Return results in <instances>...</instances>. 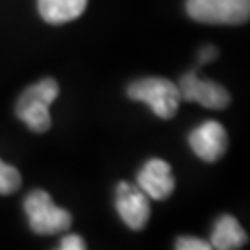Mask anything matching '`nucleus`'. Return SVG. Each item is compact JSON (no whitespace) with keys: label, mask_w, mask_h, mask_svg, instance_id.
Masks as SVG:
<instances>
[{"label":"nucleus","mask_w":250,"mask_h":250,"mask_svg":"<svg viewBox=\"0 0 250 250\" xmlns=\"http://www.w3.org/2000/svg\"><path fill=\"white\" fill-rule=\"evenodd\" d=\"M174 250H213V247L209 243L198 239V237L184 235V237H178Z\"/></svg>","instance_id":"nucleus-12"},{"label":"nucleus","mask_w":250,"mask_h":250,"mask_svg":"<svg viewBox=\"0 0 250 250\" xmlns=\"http://www.w3.org/2000/svg\"><path fill=\"white\" fill-rule=\"evenodd\" d=\"M58 93H60L58 82L52 78H45L30 85L17 100V109H15L17 117L32 132L45 134L52 126L48 106L58 99Z\"/></svg>","instance_id":"nucleus-1"},{"label":"nucleus","mask_w":250,"mask_h":250,"mask_svg":"<svg viewBox=\"0 0 250 250\" xmlns=\"http://www.w3.org/2000/svg\"><path fill=\"white\" fill-rule=\"evenodd\" d=\"M24 213L28 217L30 230L37 235L65 232L72 223L71 213L54 204L52 197L43 189L28 193V197L24 198Z\"/></svg>","instance_id":"nucleus-2"},{"label":"nucleus","mask_w":250,"mask_h":250,"mask_svg":"<svg viewBox=\"0 0 250 250\" xmlns=\"http://www.w3.org/2000/svg\"><path fill=\"white\" fill-rule=\"evenodd\" d=\"M58 250H87V249H85V241L82 239L80 235L69 233V235H65L62 239Z\"/></svg>","instance_id":"nucleus-13"},{"label":"nucleus","mask_w":250,"mask_h":250,"mask_svg":"<svg viewBox=\"0 0 250 250\" xmlns=\"http://www.w3.org/2000/svg\"><path fill=\"white\" fill-rule=\"evenodd\" d=\"M180 99L188 102H198L209 109H224L230 104V95L221 83L202 80L195 72H188L180 78Z\"/></svg>","instance_id":"nucleus-6"},{"label":"nucleus","mask_w":250,"mask_h":250,"mask_svg":"<svg viewBox=\"0 0 250 250\" xmlns=\"http://www.w3.org/2000/svg\"><path fill=\"white\" fill-rule=\"evenodd\" d=\"M249 235L232 215H221L211 232L213 250H241L247 245Z\"/></svg>","instance_id":"nucleus-9"},{"label":"nucleus","mask_w":250,"mask_h":250,"mask_svg":"<svg viewBox=\"0 0 250 250\" xmlns=\"http://www.w3.org/2000/svg\"><path fill=\"white\" fill-rule=\"evenodd\" d=\"M87 6V0H37V9L43 21L63 24L78 19Z\"/></svg>","instance_id":"nucleus-10"},{"label":"nucleus","mask_w":250,"mask_h":250,"mask_svg":"<svg viewBox=\"0 0 250 250\" xmlns=\"http://www.w3.org/2000/svg\"><path fill=\"white\" fill-rule=\"evenodd\" d=\"M115 209L130 230H143L150 219L148 197L137 186L121 182L115 189Z\"/></svg>","instance_id":"nucleus-5"},{"label":"nucleus","mask_w":250,"mask_h":250,"mask_svg":"<svg viewBox=\"0 0 250 250\" xmlns=\"http://www.w3.org/2000/svg\"><path fill=\"white\" fill-rule=\"evenodd\" d=\"M189 146L206 163L221 160L228 148V134L217 121H206L189 134Z\"/></svg>","instance_id":"nucleus-7"},{"label":"nucleus","mask_w":250,"mask_h":250,"mask_svg":"<svg viewBox=\"0 0 250 250\" xmlns=\"http://www.w3.org/2000/svg\"><path fill=\"white\" fill-rule=\"evenodd\" d=\"M137 188L148 198L163 200L174 191V176L170 172V165L160 158H152L137 172Z\"/></svg>","instance_id":"nucleus-8"},{"label":"nucleus","mask_w":250,"mask_h":250,"mask_svg":"<svg viewBox=\"0 0 250 250\" xmlns=\"http://www.w3.org/2000/svg\"><path fill=\"white\" fill-rule=\"evenodd\" d=\"M215 58H217V50H215L213 46H206V48L200 50V63H208L215 60Z\"/></svg>","instance_id":"nucleus-14"},{"label":"nucleus","mask_w":250,"mask_h":250,"mask_svg":"<svg viewBox=\"0 0 250 250\" xmlns=\"http://www.w3.org/2000/svg\"><path fill=\"white\" fill-rule=\"evenodd\" d=\"M128 97L137 102H143L152 109L154 115L160 119H172L176 115L180 106V91L178 85L165 78H141L130 83Z\"/></svg>","instance_id":"nucleus-3"},{"label":"nucleus","mask_w":250,"mask_h":250,"mask_svg":"<svg viewBox=\"0 0 250 250\" xmlns=\"http://www.w3.org/2000/svg\"><path fill=\"white\" fill-rule=\"evenodd\" d=\"M188 15L208 24H243L249 21L250 0H188Z\"/></svg>","instance_id":"nucleus-4"},{"label":"nucleus","mask_w":250,"mask_h":250,"mask_svg":"<svg viewBox=\"0 0 250 250\" xmlns=\"http://www.w3.org/2000/svg\"><path fill=\"white\" fill-rule=\"evenodd\" d=\"M21 188V174L13 165H8L0 160V195L6 197L15 193Z\"/></svg>","instance_id":"nucleus-11"}]
</instances>
